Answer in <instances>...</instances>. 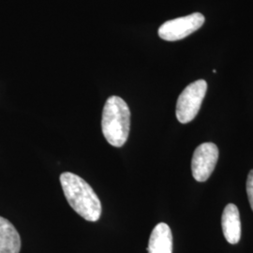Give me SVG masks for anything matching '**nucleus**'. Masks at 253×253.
<instances>
[{
	"mask_svg": "<svg viewBox=\"0 0 253 253\" xmlns=\"http://www.w3.org/2000/svg\"><path fill=\"white\" fill-rule=\"evenodd\" d=\"M59 179L65 197L73 210L87 221L99 220L101 203L90 185L73 172L61 173Z\"/></svg>",
	"mask_w": 253,
	"mask_h": 253,
	"instance_id": "f257e3e1",
	"label": "nucleus"
},
{
	"mask_svg": "<svg viewBox=\"0 0 253 253\" xmlns=\"http://www.w3.org/2000/svg\"><path fill=\"white\" fill-rule=\"evenodd\" d=\"M101 128L110 145L121 147L126 144L130 129V111L125 100L118 96H112L106 100Z\"/></svg>",
	"mask_w": 253,
	"mask_h": 253,
	"instance_id": "f03ea898",
	"label": "nucleus"
},
{
	"mask_svg": "<svg viewBox=\"0 0 253 253\" xmlns=\"http://www.w3.org/2000/svg\"><path fill=\"white\" fill-rule=\"evenodd\" d=\"M208 90L205 80H198L190 84L182 91L176 102V118L182 124H187L196 118L202 102Z\"/></svg>",
	"mask_w": 253,
	"mask_h": 253,
	"instance_id": "7ed1b4c3",
	"label": "nucleus"
},
{
	"mask_svg": "<svg viewBox=\"0 0 253 253\" xmlns=\"http://www.w3.org/2000/svg\"><path fill=\"white\" fill-rule=\"evenodd\" d=\"M204 23L205 16L200 12L169 20L159 28V36L167 42L180 41L197 31Z\"/></svg>",
	"mask_w": 253,
	"mask_h": 253,
	"instance_id": "20e7f679",
	"label": "nucleus"
},
{
	"mask_svg": "<svg viewBox=\"0 0 253 253\" xmlns=\"http://www.w3.org/2000/svg\"><path fill=\"white\" fill-rule=\"evenodd\" d=\"M218 159V148L213 143H204L194 151L191 161V172L194 179L205 182L214 171Z\"/></svg>",
	"mask_w": 253,
	"mask_h": 253,
	"instance_id": "39448f33",
	"label": "nucleus"
},
{
	"mask_svg": "<svg viewBox=\"0 0 253 253\" xmlns=\"http://www.w3.org/2000/svg\"><path fill=\"white\" fill-rule=\"evenodd\" d=\"M221 225L224 237L230 244H237L241 237V221L239 210L234 204L227 205L224 208Z\"/></svg>",
	"mask_w": 253,
	"mask_h": 253,
	"instance_id": "423d86ee",
	"label": "nucleus"
},
{
	"mask_svg": "<svg viewBox=\"0 0 253 253\" xmlns=\"http://www.w3.org/2000/svg\"><path fill=\"white\" fill-rule=\"evenodd\" d=\"M148 253H172V235L166 223H159L154 228L147 248Z\"/></svg>",
	"mask_w": 253,
	"mask_h": 253,
	"instance_id": "0eeeda50",
	"label": "nucleus"
},
{
	"mask_svg": "<svg viewBox=\"0 0 253 253\" xmlns=\"http://www.w3.org/2000/svg\"><path fill=\"white\" fill-rule=\"evenodd\" d=\"M21 237L8 219L0 217V253H19Z\"/></svg>",
	"mask_w": 253,
	"mask_h": 253,
	"instance_id": "6e6552de",
	"label": "nucleus"
},
{
	"mask_svg": "<svg viewBox=\"0 0 253 253\" xmlns=\"http://www.w3.org/2000/svg\"><path fill=\"white\" fill-rule=\"evenodd\" d=\"M247 193H248V197L250 201V205L251 208L253 211V170H252L249 175H248V179H247Z\"/></svg>",
	"mask_w": 253,
	"mask_h": 253,
	"instance_id": "1a4fd4ad",
	"label": "nucleus"
}]
</instances>
